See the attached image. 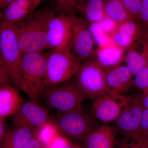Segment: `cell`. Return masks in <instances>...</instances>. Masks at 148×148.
<instances>
[{"instance_id":"obj_1","label":"cell","mask_w":148,"mask_h":148,"mask_svg":"<svg viewBox=\"0 0 148 148\" xmlns=\"http://www.w3.org/2000/svg\"><path fill=\"white\" fill-rule=\"evenodd\" d=\"M54 15L50 9H42L13 24L22 53L42 52L48 49L49 24Z\"/></svg>"},{"instance_id":"obj_2","label":"cell","mask_w":148,"mask_h":148,"mask_svg":"<svg viewBox=\"0 0 148 148\" xmlns=\"http://www.w3.org/2000/svg\"><path fill=\"white\" fill-rule=\"evenodd\" d=\"M21 52L16 30L12 24L1 21L0 24V63L10 74L17 88L29 95L21 71Z\"/></svg>"},{"instance_id":"obj_3","label":"cell","mask_w":148,"mask_h":148,"mask_svg":"<svg viewBox=\"0 0 148 148\" xmlns=\"http://www.w3.org/2000/svg\"><path fill=\"white\" fill-rule=\"evenodd\" d=\"M47 53L29 52L22 53L21 71L32 101L36 102L46 85Z\"/></svg>"},{"instance_id":"obj_4","label":"cell","mask_w":148,"mask_h":148,"mask_svg":"<svg viewBox=\"0 0 148 148\" xmlns=\"http://www.w3.org/2000/svg\"><path fill=\"white\" fill-rule=\"evenodd\" d=\"M47 55L46 86L69 81L82 63L70 50H51Z\"/></svg>"},{"instance_id":"obj_5","label":"cell","mask_w":148,"mask_h":148,"mask_svg":"<svg viewBox=\"0 0 148 148\" xmlns=\"http://www.w3.org/2000/svg\"><path fill=\"white\" fill-rule=\"evenodd\" d=\"M77 84L84 95L96 99L110 92L106 71L96 60L82 63L75 74Z\"/></svg>"},{"instance_id":"obj_6","label":"cell","mask_w":148,"mask_h":148,"mask_svg":"<svg viewBox=\"0 0 148 148\" xmlns=\"http://www.w3.org/2000/svg\"><path fill=\"white\" fill-rule=\"evenodd\" d=\"M68 82L45 88L46 102L61 114L82 108L83 102L86 98L77 84Z\"/></svg>"},{"instance_id":"obj_7","label":"cell","mask_w":148,"mask_h":148,"mask_svg":"<svg viewBox=\"0 0 148 148\" xmlns=\"http://www.w3.org/2000/svg\"><path fill=\"white\" fill-rule=\"evenodd\" d=\"M132 96L110 92L99 97L92 104V115L105 123L115 122L129 106Z\"/></svg>"},{"instance_id":"obj_8","label":"cell","mask_w":148,"mask_h":148,"mask_svg":"<svg viewBox=\"0 0 148 148\" xmlns=\"http://www.w3.org/2000/svg\"><path fill=\"white\" fill-rule=\"evenodd\" d=\"M95 40L89 24L84 18L73 14L71 51L82 62L92 59L95 55Z\"/></svg>"},{"instance_id":"obj_9","label":"cell","mask_w":148,"mask_h":148,"mask_svg":"<svg viewBox=\"0 0 148 148\" xmlns=\"http://www.w3.org/2000/svg\"><path fill=\"white\" fill-rule=\"evenodd\" d=\"M54 122L61 135L76 140H84L94 129L92 120L82 108L60 114Z\"/></svg>"},{"instance_id":"obj_10","label":"cell","mask_w":148,"mask_h":148,"mask_svg":"<svg viewBox=\"0 0 148 148\" xmlns=\"http://www.w3.org/2000/svg\"><path fill=\"white\" fill-rule=\"evenodd\" d=\"M144 110L140 95H133L129 106L115 121L116 133L129 140L139 138Z\"/></svg>"},{"instance_id":"obj_11","label":"cell","mask_w":148,"mask_h":148,"mask_svg":"<svg viewBox=\"0 0 148 148\" xmlns=\"http://www.w3.org/2000/svg\"><path fill=\"white\" fill-rule=\"evenodd\" d=\"M73 15H54L51 18L48 29V49L71 51Z\"/></svg>"},{"instance_id":"obj_12","label":"cell","mask_w":148,"mask_h":148,"mask_svg":"<svg viewBox=\"0 0 148 148\" xmlns=\"http://www.w3.org/2000/svg\"><path fill=\"white\" fill-rule=\"evenodd\" d=\"M47 109L34 101L22 103L12 119L14 127L24 126L35 129L52 121Z\"/></svg>"},{"instance_id":"obj_13","label":"cell","mask_w":148,"mask_h":148,"mask_svg":"<svg viewBox=\"0 0 148 148\" xmlns=\"http://www.w3.org/2000/svg\"><path fill=\"white\" fill-rule=\"evenodd\" d=\"M144 36V31L142 25L135 20L118 24L116 29L112 35L113 42L125 49L143 39Z\"/></svg>"},{"instance_id":"obj_14","label":"cell","mask_w":148,"mask_h":148,"mask_svg":"<svg viewBox=\"0 0 148 148\" xmlns=\"http://www.w3.org/2000/svg\"><path fill=\"white\" fill-rule=\"evenodd\" d=\"M134 76L126 66H119L106 71V81L110 92L126 94L132 88Z\"/></svg>"},{"instance_id":"obj_15","label":"cell","mask_w":148,"mask_h":148,"mask_svg":"<svg viewBox=\"0 0 148 148\" xmlns=\"http://www.w3.org/2000/svg\"><path fill=\"white\" fill-rule=\"evenodd\" d=\"M124 60L133 76L148 66V40L143 38L127 49Z\"/></svg>"},{"instance_id":"obj_16","label":"cell","mask_w":148,"mask_h":148,"mask_svg":"<svg viewBox=\"0 0 148 148\" xmlns=\"http://www.w3.org/2000/svg\"><path fill=\"white\" fill-rule=\"evenodd\" d=\"M116 134L114 127L108 125L94 128L85 137L84 148H114Z\"/></svg>"},{"instance_id":"obj_17","label":"cell","mask_w":148,"mask_h":148,"mask_svg":"<svg viewBox=\"0 0 148 148\" xmlns=\"http://www.w3.org/2000/svg\"><path fill=\"white\" fill-rule=\"evenodd\" d=\"M34 0H14L0 13L1 21L14 24L34 11L39 5Z\"/></svg>"},{"instance_id":"obj_18","label":"cell","mask_w":148,"mask_h":148,"mask_svg":"<svg viewBox=\"0 0 148 148\" xmlns=\"http://www.w3.org/2000/svg\"><path fill=\"white\" fill-rule=\"evenodd\" d=\"M18 88L10 85L0 88V121L13 116L22 105V100Z\"/></svg>"},{"instance_id":"obj_19","label":"cell","mask_w":148,"mask_h":148,"mask_svg":"<svg viewBox=\"0 0 148 148\" xmlns=\"http://www.w3.org/2000/svg\"><path fill=\"white\" fill-rule=\"evenodd\" d=\"M125 50L114 43L106 46L98 47L95 51L96 60L107 71L120 66L124 58Z\"/></svg>"},{"instance_id":"obj_20","label":"cell","mask_w":148,"mask_h":148,"mask_svg":"<svg viewBox=\"0 0 148 148\" xmlns=\"http://www.w3.org/2000/svg\"><path fill=\"white\" fill-rule=\"evenodd\" d=\"M35 136V129L16 126L9 130L1 143V148H24L27 142Z\"/></svg>"},{"instance_id":"obj_21","label":"cell","mask_w":148,"mask_h":148,"mask_svg":"<svg viewBox=\"0 0 148 148\" xmlns=\"http://www.w3.org/2000/svg\"><path fill=\"white\" fill-rule=\"evenodd\" d=\"M76 8L89 24L99 23L107 16L104 0H87Z\"/></svg>"},{"instance_id":"obj_22","label":"cell","mask_w":148,"mask_h":148,"mask_svg":"<svg viewBox=\"0 0 148 148\" xmlns=\"http://www.w3.org/2000/svg\"><path fill=\"white\" fill-rule=\"evenodd\" d=\"M106 16L117 24L135 20L125 8L121 0H104Z\"/></svg>"},{"instance_id":"obj_23","label":"cell","mask_w":148,"mask_h":148,"mask_svg":"<svg viewBox=\"0 0 148 148\" xmlns=\"http://www.w3.org/2000/svg\"><path fill=\"white\" fill-rule=\"evenodd\" d=\"M60 134L57 125L53 121L35 129V136L46 148L51 141Z\"/></svg>"},{"instance_id":"obj_24","label":"cell","mask_w":148,"mask_h":148,"mask_svg":"<svg viewBox=\"0 0 148 148\" xmlns=\"http://www.w3.org/2000/svg\"><path fill=\"white\" fill-rule=\"evenodd\" d=\"M89 27L98 47L106 46L114 43L112 36L103 30L99 23L89 24Z\"/></svg>"},{"instance_id":"obj_25","label":"cell","mask_w":148,"mask_h":148,"mask_svg":"<svg viewBox=\"0 0 148 148\" xmlns=\"http://www.w3.org/2000/svg\"><path fill=\"white\" fill-rule=\"evenodd\" d=\"M132 88L142 90H148V66L140 70L134 76Z\"/></svg>"},{"instance_id":"obj_26","label":"cell","mask_w":148,"mask_h":148,"mask_svg":"<svg viewBox=\"0 0 148 148\" xmlns=\"http://www.w3.org/2000/svg\"><path fill=\"white\" fill-rule=\"evenodd\" d=\"M121 1L133 18L135 21L140 22L143 0H121Z\"/></svg>"},{"instance_id":"obj_27","label":"cell","mask_w":148,"mask_h":148,"mask_svg":"<svg viewBox=\"0 0 148 148\" xmlns=\"http://www.w3.org/2000/svg\"><path fill=\"white\" fill-rule=\"evenodd\" d=\"M76 2L77 0H56V9L60 14H74Z\"/></svg>"},{"instance_id":"obj_28","label":"cell","mask_w":148,"mask_h":148,"mask_svg":"<svg viewBox=\"0 0 148 148\" xmlns=\"http://www.w3.org/2000/svg\"><path fill=\"white\" fill-rule=\"evenodd\" d=\"M140 24L144 28V33L148 31V0H143L140 14Z\"/></svg>"},{"instance_id":"obj_29","label":"cell","mask_w":148,"mask_h":148,"mask_svg":"<svg viewBox=\"0 0 148 148\" xmlns=\"http://www.w3.org/2000/svg\"><path fill=\"white\" fill-rule=\"evenodd\" d=\"M98 23L103 30L110 35L111 36L116 29L118 25L115 21L107 16Z\"/></svg>"},{"instance_id":"obj_30","label":"cell","mask_w":148,"mask_h":148,"mask_svg":"<svg viewBox=\"0 0 148 148\" xmlns=\"http://www.w3.org/2000/svg\"><path fill=\"white\" fill-rule=\"evenodd\" d=\"M12 82V79L8 70L2 64L0 63V86L10 85Z\"/></svg>"},{"instance_id":"obj_31","label":"cell","mask_w":148,"mask_h":148,"mask_svg":"<svg viewBox=\"0 0 148 148\" xmlns=\"http://www.w3.org/2000/svg\"><path fill=\"white\" fill-rule=\"evenodd\" d=\"M70 143L64 135L59 134L49 144L47 148H63Z\"/></svg>"},{"instance_id":"obj_32","label":"cell","mask_w":148,"mask_h":148,"mask_svg":"<svg viewBox=\"0 0 148 148\" xmlns=\"http://www.w3.org/2000/svg\"><path fill=\"white\" fill-rule=\"evenodd\" d=\"M140 138L148 140V110L143 112Z\"/></svg>"},{"instance_id":"obj_33","label":"cell","mask_w":148,"mask_h":148,"mask_svg":"<svg viewBox=\"0 0 148 148\" xmlns=\"http://www.w3.org/2000/svg\"><path fill=\"white\" fill-rule=\"evenodd\" d=\"M130 140L123 148H148V140L140 138L135 140Z\"/></svg>"},{"instance_id":"obj_34","label":"cell","mask_w":148,"mask_h":148,"mask_svg":"<svg viewBox=\"0 0 148 148\" xmlns=\"http://www.w3.org/2000/svg\"><path fill=\"white\" fill-rule=\"evenodd\" d=\"M24 148H46L38 139L34 136L27 142Z\"/></svg>"},{"instance_id":"obj_35","label":"cell","mask_w":148,"mask_h":148,"mask_svg":"<svg viewBox=\"0 0 148 148\" xmlns=\"http://www.w3.org/2000/svg\"><path fill=\"white\" fill-rule=\"evenodd\" d=\"M8 132L7 124L5 120L0 121V143L3 140Z\"/></svg>"},{"instance_id":"obj_36","label":"cell","mask_w":148,"mask_h":148,"mask_svg":"<svg viewBox=\"0 0 148 148\" xmlns=\"http://www.w3.org/2000/svg\"><path fill=\"white\" fill-rule=\"evenodd\" d=\"M140 95L142 103L144 108L148 110V91H143Z\"/></svg>"},{"instance_id":"obj_37","label":"cell","mask_w":148,"mask_h":148,"mask_svg":"<svg viewBox=\"0 0 148 148\" xmlns=\"http://www.w3.org/2000/svg\"><path fill=\"white\" fill-rule=\"evenodd\" d=\"M14 0H0V8L2 10L6 8Z\"/></svg>"},{"instance_id":"obj_38","label":"cell","mask_w":148,"mask_h":148,"mask_svg":"<svg viewBox=\"0 0 148 148\" xmlns=\"http://www.w3.org/2000/svg\"><path fill=\"white\" fill-rule=\"evenodd\" d=\"M63 148H84L82 147L77 145H73L71 143H69V144L65 146Z\"/></svg>"},{"instance_id":"obj_39","label":"cell","mask_w":148,"mask_h":148,"mask_svg":"<svg viewBox=\"0 0 148 148\" xmlns=\"http://www.w3.org/2000/svg\"><path fill=\"white\" fill-rule=\"evenodd\" d=\"M87 0H77L76 5H82Z\"/></svg>"},{"instance_id":"obj_40","label":"cell","mask_w":148,"mask_h":148,"mask_svg":"<svg viewBox=\"0 0 148 148\" xmlns=\"http://www.w3.org/2000/svg\"><path fill=\"white\" fill-rule=\"evenodd\" d=\"M143 38L148 40V31H146L144 33V36Z\"/></svg>"},{"instance_id":"obj_41","label":"cell","mask_w":148,"mask_h":148,"mask_svg":"<svg viewBox=\"0 0 148 148\" xmlns=\"http://www.w3.org/2000/svg\"><path fill=\"white\" fill-rule=\"evenodd\" d=\"M34 1H35L36 2L38 3H40L41 2V1H43V0H34Z\"/></svg>"}]
</instances>
